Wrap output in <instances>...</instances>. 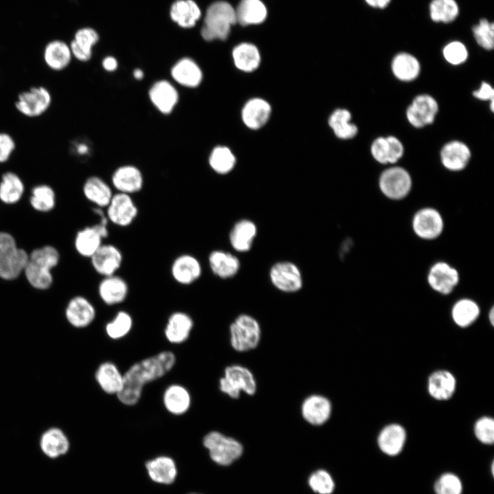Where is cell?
<instances>
[{
	"mask_svg": "<svg viewBox=\"0 0 494 494\" xmlns=\"http://www.w3.org/2000/svg\"><path fill=\"white\" fill-rule=\"evenodd\" d=\"M236 23L235 9L226 1H215L206 11L200 34L207 41L225 40Z\"/></svg>",
	"mask_w": 494,
	"mask_h": 494,
	"instance_id": "3957f363",
	"label": "cell"
},
{
	"mask_svg": "<svg viewBox=\"0 0 494 494\" xmlns=\"http://www.w3.org/2000/svg\"><path fill=\"white\" fill-rule=\"evenodd\" d=\"M370 6L377 8H384L390 3V0H365Z\"/></svg>",
	"mask_w": 494,
	"mask_h": 494,
	"instance_id": "6125c7cd",
	"label": "cell"
},
{
	"mask_svg": "<svg viewBox=\"0 0 494 494\" xmlns=\"http://www.w3.org/2000/svg\"><path fill=\"white\" fill-rule=\"evenodd\" d=\"M456 388V379L454 375L445 370L432 373L427 381V391L430 395L438 401L449 399Z\"/></svg>",
	"mask_w": 494,
	"mask_h": 494,
	"instance_id": "e575fe53",
	"label": "cell"
},
{
	"mask_svg": "<svg viewBox=\"0 0 494 494\" xmlns=\"http://www.w3.org/2000/svg\"><path fill=\"white\" fill-rule=\"evenodd\" d=\"M236 163V158L232 151L226 146L215 147L209 156L210 167L218 174L231 172Z\"/></svg>",
	"mask_w": 494,
	"mask_h": 494,
	"instance_id": "bcb514c9",
	"label": "cell"
},
{
	"mask_svg": "<svg viewBox=\"0 0 494 494\" xmlns=\"http://www.w3.org/2000/svg\"><path fill=\"white\" fill-rule=\"evenodd\" d=\"M473 432L482 444L492 445L494 442V421L491 417L482 416L475 423Z\"/></svg>",
	"mask_w": 494,
	"mask_h": 494,
	"instance_id": "f5cc1de1",
	"label": "cell"
},
{
	"mask_svg": "<svg viewBox=\"0 0 494 494\" xmlns=\"http://www.w3.org/2000/svg\"><path fill=\"white\" fill-rule=\"evenodd\" d=\"M84 198L95 207L105 209L110 203L114 193L112 187L97 176L88 177L82 185Z\"/></svg>",
	"mask_w": 494,
	"mask_h": 494,
	"instance_id": "d6a6232c",
	"label": "cell"
},
{
	"mask_svg": "<svg viewBox=\"0 0 494 494\" xmlns=\"http://www.w3.org/2000/svg\"><path fill=\"white\" fill-rule=\"evenodd\" d=\"M104 239L93 225L80 229L74 237V248L82 257L90 259L104 244Z\"/></svg>",
	"mask_w": 494,
	"mask_h": 494,
	"instance_id": "f35d334b",
	"label": "cell"
},
{
	"mask_svg": "<svg viewBox=\"0 0 494 494\" xmlns=\"http://www.w3.org/2000/svg\"><path fill=\"white\" fill-rule=\"evenodd\" d=\"M257 235L256 224L248 219H241L231 227L228 240L231 247L237 252H247L252 247Z\"/></svg>",
	"mask_w": 494,
	"mask_h": 494,
	"instance_id": "83f0119b",
	"label": "cell"
},
{
	"mask_svg": "<svg viewBox=\"0 0 494 494\" xmlns=\"http://www.w3.org/2000/svg\"><path fill=\"white\" fill-rule=\"evenodd\" d=\"M429 286L436 292L449 295L460 281L458 270L445 261H437L430 268L427 274Z\"/></svg>",
	"mask_w": 494,
	"mask_h": 494,
	"instance_id": "4fadbf2b",
	"label": "cell"
},
{
	"mask_svg": "<svg viewBox=\"0 0 494 494\" xmlns=\"http://www.w3.org/2000/svg\"><path fill=\"white\" fill-rule=\"evenodd\" d=\"M434 491L435 494H462L463 484L456 473L445 472L436 480Z\"/></svg>",
	"mask_w": 494,
	"mask_h": 494,
	"instance_id": "681fc988",
	"label": "cell"
},
{
	"mask_svg": "<svg viewBox=\"0 0 494 494\" xmlns=\"http://www.w3.org/2000/svg\"><path fill=\"white\" fill-rule=\"evenodd\" d=\"M64 314L70 326L82 329L93 322L97 312L95 307L88 298L76 295L67 302Z\"/></svg>",
	"mask_w": 494,
	"mask_h": 494,
	"instance_id": "5bb4252c",
	"label": "cell"
},
{
	"mask_svg": "<svg viewBox=\"0 0 494 494\" xmlns=\"http://www.w3.org/2000/svg\"><path fill=\"white\" fill-rule=\"evenodd\" d=\"M473 33L477 43L486 50H491L494 46V25L485 19L473 27Z\"/></svg>",
	"mask_w": 494,
	"mask_h": 494,
	"instance_id": "816d5d0a",
	"label": "cell"
},
{
	"mask_svg": "<svg viewBox=\"0 0 494 494\" xmlns=\"http://www.w3.org/2000/svg\"><path fill=\"white\" fill-rule=\"evenodd\" d=\"M443 56L450 64L458 65L466 61L468 57L467 47L459 41L448 43L443 49Z\"/></svg>",
	"mask_w": 494,
	"mask_h": 494,
	"instance_id": "db71d44e",
	"label": "cell"
},
{
	"mask_svg": "<svg viewBox=\"0 0 494 494\" xmlns=\"http://www.w3.org/2000/svg\"><path fill=\"white\" fill-rule=\"evenodd\" d=\"M331 412V401L328 398L320 395L308 396L301 405L303 418L306 422L314 426H320L327 422Z\"/></svg>",
	"mask_w": 494,
	"mask_h": 494,
	"instance_id": "7402d4cb",
	"label": "cell"
},
{
	"mask_svg": "<svg viewBox=\"0 0 494 494\" xmlns=\"http://www.w3.org/2000/svg\"><path fill=\"white\" fill-rule=\"evenodd\" d=\"M170 73L175 82L186 88L198 87L203 79L201 68L189 57L179 59L172 67Z\"/></svg>",
	"mask_w": 494,
	"mask_h": 494,
	"instance_id": "4316f807",
	"label": "cell"
},
{
	"mask_svg": "<svg viewBox=\"0 0 494 494\" xmlns=\"http://www.w3.org/2000/svg\"><path fill=\"white\" fill-rule=\"evenodd\" d=\"M480 309L478 304L468 298H460L452 306L451 314L454 323L460 327H467L478 318Z\"/></svg>",
	"mask_w": 494,
	"mask_h": 494,
	"instance_id": "b9f144b4",
	"label": "cell"
},
{
	"mask_svg": "<svg viewBox=\"0 0 494 494\" xmlns=\"http://www.w3.org/2000/svg\"><path fill=\"white\" fill-rule=\"evenodd\" d=\"M235 14L237 23L240 25H257L265 21L267 9L261 0H241Z\"/></svg>",
	"mask_w": 494,
	"mask_h": 494,
	"instance_id": "ab89813d",
	"label": "cell"
},
{
	"mask_svg": "<svg viewBox=\"0 0 494 494\" xmlns=\"http://www.w3.org/2000/svg\"><path fill=\"white\" fill-rule=\"evenodd\" d=\"M95 379L103 392L116 396L124 384V374L117 366L110 361L101 363L95 372Z\"/></svg>",
	"mask_w": 494,
	"mask_h": 494,
	"instance_id": "f546056e",
	"label": "cell"
},
{
	"mask_svg": "<svg viewBox=\"0 0 494 494\" xmlns=\"http://www.w3.org/2000/svg\"><path fill=\"white\" fill-rule=\"evenodd\" d=\"M445 222L441 213L435 208L419 209L412 219V231L421 239L431 241L439 237L443 232Z\"/></svg>",
	"mask_w": 494,
	"mask_h": 494,
	"instance_id": "7c38bea8",
	"label": "cell"
},
{
	"mask_svg": "<svg viewBox=\"0 0 494 494\" xmlns=\"http://www.w3.org/2000/svg\"><path fill=\"white\" fill-rule=\"evenodd\" d=\"M208 264L212 273L221 279H228L239 272L241 263L234 254L220 249L212 250L208 256Z\"/></svg>",
	"mask_w": 494,
	"mask_h": 494,
	"instance_id": "484cf974",
	"label": "cell"
},
{
	"mask_svg": "<svg viewBox=\"0 0 494 494\" xmlns=\"http://www.w3.org/2000/svg\"><path fill=\"white\" fill-rule=\"evenodd\" d=\"M133 318L124 310L117 312L111 320L105 325V332L112 340H119L126 336L132 330Z\"/></svg>",
	"mask_w": 494,
	"mask_h": 494,
	"instance_id": "7dc6e473",
	"label": "cell"
},
{
	"mask_svg": "<svg viewBox=\"0 0 494 494\" xmlns=\"http://www.w3.org/2000/svg\"><path fill=\"white\" fill-rule=\"evenodd\" d=\"M102 65L105 71L113 72L116 71L118 67V62L115 57L108 56L102 60Z\"/></svg>",
	"mask_w": 494,
	"mask_h": 494,
	"instance_id": "94428289",
	"label": "cell"
},
{
	"mask_svg": "<svg viewBox=\"0 0 494 494\" xmlns=\"http://www.w3.org/2000/svg\"><path fill=\"white\" fill-rule=\"evenodd\" d=\"M28 253L18 246L11 233L0 231V279L12 281L22 274Z\"/></svg>",
	"mask_w": 494,
	"mask_h": 494,
	"instance_id": "277c9868",
	"label": "cell"
},
{
	"mask_svg": "<svg viewBox=\"0 0 494 494\" xmlns=\"http://www.w3.org/2000/svg\"><path fill=\"white\" fill-rule=\"evenodd\" d=\"M438 110L437 102L427 94L417 95L406 110L410 124L415 128H423L434 122Z\"/></svg>",
	"mask_w": 494,
	"mask_h": 494,
	"instance_id": "e0dca14e",
	"label": "cell"
},
{
	"mask_svg": "<svg viewBox=\"0 0 494 494\" xmlns=\"http://www.w3.org/2000/svg\"><path fill=\"white\" fill-rule=\"evenodd\" d=\"M269 278L272 285L285 293H294L303 286V278L298 266L290 261H280L270 268Z\"/></svg>",
	"mask_w": 494,
	"mask_h": 494,
	"instance_id": "30bf717a",
	"label": "cell"
},
{
	"mask_svg": "<svg viewBox=\"0 0 494 494\" xmlns=\"http://www.w3.org/2000/svg\"><path fill=\"white\" fill-rule=\"evenodd\" d=\"M171 19L182 28L193 27L202 16L201 10L193 0H176L169 10Z\"/></svg>",
	"mask_w": 494,
	"mask_h": 494,
	"instance_id": "d590c367",
	"label": "cell"
},
{
	"mask_svg": "<svg viewBox=\"0 0 494 494\" xmlns=\"http://www.w3.org/2000/svg\"><path fill=\"white\" fill-rule=\"evenodd\" d=\"M16 148V141L8 132L0 131V164H4L12 158Z\"/></svg>",
	"mask_w": 494,
	"mask_h": 494,
	"instance_id": "11a10c76",
	"label": "cell"
},
{
	"mask_svg": "<svg viewBox=\"0 0 494 494\" xmlns=\"http://www.w3.org/2000/svg\"><path fill=\"white\" fill-rule=\"evenodd\" d=\"M70 150L73 155L80 158H86L91 154L89 143L84 139L73 141L71 143Z\"/></svg>",
	"mask_w": 494,
	"mask_h": 494,
	"instance_id": "680465c9",
	"label": "cell"
},
{
	"mask_svg": "<svg viewBox=\"0 0 494 494\" xmlns=\"http://www.w3.org/2000/svg\"><path fill=\"white\" fill-rule=\"evenodd\" d=\"M489 318L491 324L493 325L494 324V309L493 307L490 309L489 314Z\"/></svg>",
	"mask_w": 494,
	"mask_h": 494,
	"instance_id": "e7e4bbea",
	"label": "cell"
},
{
	"mask_svg": "<svg viewBox=\"0 0 494 494\" xmlns=\"http://www.w3.org/2000/svg\"><path fill=\"white\" fill-rule=\"evenodd\" d=\"M170 274L173 280L181 285H191L202 276V266L193 255L183 253L176 256L172 262Z\"/></svg>",
	"mask_w": 494,
	"mask_h": 494,
	"instance_id": "2e32d148",
	"label": "cell"
},
{
	"mask_svg": "<svg viewBox=\"0 0 494 494\" xmlns=\"http://www.w3.org/2000/svg\"><path fill=\"white\" fill-rule=\"evenodd\" d=\"M145 468L150 479L157 483L170 484L177 475L175 461L169 456H159L145 463Z\"/></svg>",
	"mask_w": 494,
	"mask_h": 494,
	"instance_id": "8d00e7d4",
	"label": "cell"
},
{
	"mask_svg": "<svg viewBox=\"0 0 494 494\" xmlns=\"http://www.w3.org/2000/svg\"><path fill=\"white\" fill-rule=\"evenodd\" d=\"M176 362L172 351H163L133 364L124 373L123 388L117 395L118 400L125 405H136L145 386L165 376Z\"/></svg>",
	"mask_w": 494,
	"mask_h": 494,
	"instance_id": "6da1fadb",
	"label": "cell"
},
{
	"mask_svg": "<svg viewBox=\"0 0 494 494\" xmlns=\"http://www.w3.org/2000/svg\"><path fill=\"white\" fill-rule=\"evenodd\" d=\"M230 342L232 348L238 352H246L255 349L261 339V327L254 317L242 314L231 322L229 327Z\"/></svg>",
	"mask_w": 494,
	"mask_h": 494,
	"instance_id": "5b68a950",
	"label": "cell"
},
{
	"mask_svg": "<svg viewBox=\"0 0 494 494\" xmlns=\"http://www.w3.org/2000/svg\"><path fill=\"white\" fill-rule=\"evenodd\" d=\"M473 95L475 97L479 99L490 101L491 110V111H493L494 90L489 84L485 82H482L480 89L475 91L473 93Z\"/></svg>",
	"mask_w": 494,
	"mask_h": 494,
	"instance_id": "91938a15",
	"label": "cell"
},
{
	"mask_svg": "<svg viewBox=\"0 0 494 494\" xmlns=\"http://www.w3.org/2000/svg\"><path fill=\"white\" fill-rule=\"evenodd\" d=\"M388 144V163H397L403 154V146L401 142L395 137H386Z\"/></svg>",
	"mask_w": 494,
	"mask_h": 494,
	"instance_id": "6f0895ef",
	"label": "cell"
},
{
	"mask_svg": "<svg viewBox=\"0 0 494 494\" xmlns=\"http://www.w3.org/2000/svg\"><path fill=\"white\" fill-rule=\"evenodd\" d=\"M104 211L110 224L120 228L131 226L139 215V208L132 196L118 192L114 193Z\"/></svg>",
	"mask_w": 494,
	"mask_h": 494,
	"instance_id": "8fae6325",
	"label": "cell"
},
{
	"mask_svg": "<svg viewBox=\"0 0 494 494\" xmlns=\"http://www.w3.org/2000/svg\"><path fill=\"white\" fill-rule=\"evenodd\" d=\"M25 193V184L14 172L7 171L0 178V201L5 204L18 203Z\"/></svg>",
	"mask_w": 494,
	"mask_h": 494,
	"instance_id": "74e56055",
	"label": "cell"
},
{
	"mask_svg": "<svg viewBox=\"0 0 494 494\" xmlns=\"http://www.w3.org/2000/svg\"><path fill=\"white\" fill-rule=\"evenodd\" d=\"M458 12L455 0H432L430 5V17L435 22H451L456 19Z\"/></svg>",
	"mask_w": 494,
	"mask_h": 494,
	"instance_id": "c3c4849f",
	"label": "cell"
},
{
	"mask_svg": "<svg viewBox=\"0 0 494 494\" xmlns=\"http://www.w3.org/2000/svg\"><path fill=\"white\" fill-rule=\"evenodd\" d=\"M220 390L232 399H238L240 392L253 395L257 391V382L252 373L246 367L233 364L226 366L219 381Z\"/></svg>",
	"mask_w": 494,
	"mask_h": 494,
	"instance_id": "52a82bcc",
	"label": "cell"
},
{
	"mask_svg": "<svg viewBox=\"0 0 494 494\" xmlns=\"http://www.w3.org/2000/svg\"><path fill=\"white\" fill-rule=\"evenodd\" d=\"M89 259L95 272L104 277L117 273L122 266L124 255L116 245L104 243Z\"/></svg>",
	"mask_w": 494,
	"mask_h": 494,
	"instance_id": "9a60e30c",
	"label": "cell"
},
{
	"mask_svg": "<svg viewBox=\"0 0 494 494\" xmlns=\"http://www.w3.org/2000/svg\"><path fill=\"white\" fill-rule=\"evenodd\" d=\"M51 91L45 86L30 87L20 92L14 103L16 110L27 118H36L43 115L52 104Z\"/></svg>",
	"mask_w": 494,
	"mask_h": 494,
	"instance_id": "ba28073f",
	"label": "cell"
},
{
	"mask_svg": "<svg viewBox=\"0 0 494 494\" xmlns=\"http://www.w3.org/2000/svg\"><path fill=\"white\" fill-rule=\"evenodd\" d=\"M193 325L189 314L182 311H174L167 318L164 329L165 338L172 344H182L188 340Z\"/></svg>",
	"mask_w": 494,
	"mask_h": 494,
	"instance_id": "cb8c5ba5",
	"label": "cell"
},
{
	"mask_svg": "<svg viewBox=\"0 0 494 494\" xmlns=\"http://www.w3.org/2000/svg\"><path fill=\"white\" fill-rule=\"evenodd\" d=\"M308 484L318 494H331L335 489L332 476L324 469L314 471L308 478Z\"/></svg>",
	"mask_w": 494,
	"mask_h": 494,
	"instance_id": "f907efd6",
	"label": "cell"
},
{
	"mask_svg": "<svg viewBox=\"0 0 494 494\" xmlns=\"http://www.w3.org/2000/svg\"><path fill=\"white\" fill-rule=\"evenodd\" d=\"M391 68L395 76L403 82L414 80L420 73V64L418 60L407 53H400L395 56Z\"/></svg>",
	"mask_w": 494,
	"mask_h": 494,
	"instance_id": "7bdbcfd3",
	"label": "cell"
},
{
	"mask_svg": "<svg viewBox=\"0 0 494 494\" xmlns=\"http://www.w3.org/2000/svg\"><path fill=\"white\" fill-rule=\"evenodd\" d=\"M129 292L127 281L117 274L102 277L97 285L99 298L108 306L124 303L127 299Z\"/></svg>",
	"mask_w": 494,
	"mask_h": 494,
	"instance_id": "ac0fdd59",
	"label": "cell"
},
{
	"mask_svg": "<svg viewBox=\"0 0 494 494\" xmlns=\"http://www.w3.org/2000/svg\"><path fill=\"white\" fill-rule=\"evenodd\" d=\"M471 157L468 146L458 141L446 143L440 151V160L443 166L454 172L464 169Z\"/></svg>",
	"mask_w": 494,
	"mask_h": 494,
	"instance_id": "836d02e7",
	"label": "cell"
},
{
	"mask_svg": "<svg viewBox=\"0 0 494 494\" xmlns=\"http://www.w3.org/2000/svg\"><path fill=\"white\" fill-rule=\"evenodd\" d=\"M162 401L165 410L175 416H180L187 412L191 404L189 390L178 384H170L165 389Z\"/></svg>",
	"mask_w": 494,
	"mask_h": 494,
	"instance_id": "4dcf8cb0",
	"label": "cell"
},
{
	"mask_svg": "<svg viewBox=\"0 0 494 494\" xmlns=\"http://www.w3.org/2000/svg\"><path fill=\"white\" fill-rule=\"evenodd\" d=\"M60 259L58 249L51 245H45L28 253V259L23 274L28 283L34 289L46 290L54 282L52 270Z\"/></svg>",
	"mask_w": 494,
	"mask_h": 494,
	"instance_id": "7a4b0ae2",
	"label": "cell"
},
{
	"mask_svg": "<svg viewBox=\"0 0 494 494\" xmlns=\"http://www.w3.org/2000/svg\"><path fill=\"white\" fill-rule=\"evenodd\" d=\"M148 95L154 106L163 115L171 114L179 99L177 89L166 80L155 82L150 88Z\"/></svg>",
	"mask_w": 494,
	"mask_h": 494,
	"instance_id": "44dd1931",
	"label": "cell"
},
{
	"mask_svg": "<svg viewBox=\"0 0 494 494\" xmlns=\"http://www.w3.org/2000/svg\"><path fill=\"white\" fill-rule=\"evenodd\" d=\"M39 447L45 456L56 459L67 454L70 441L62 428L54 425L47 427L40 434Z\"/></svg>",
	"mask_w": 494,
	"mask_h": 494,
	"instance_id": "ffe728a7",
	"label": "cell"
},
{
	"mask_svg": "<svg viewBox=\"0 0 494 494\" xmlns=\"http://www.w3.org/2000/svg\"><path fill=\"white\" fill-rule=\"evenodd\" d=\"M43 58L50 70L57 72L64 71L73 59L69 44L60 39L49 41L44 47Z\"/></svg>",
	"mask_w": 494,
	"mask_h": 494,
	"instance_id": "603a6c76",
	"label": "cell"
},
{
	"mask_svg": "<svg viewBox=\"0 0 494 494\" xmlns=\"http://www.w3.org/2000/svg\"><path fill=\"white\" fill-rule=\"evenodd\" d=\"M29 202L35 211L48 213L55 208L56 192L49 185L38 184L32 188Z\"/></svg>",
	"mask_w": 494,
	"mask_h": 494,
	"instance_id": "ee69618b",
	"label": "cell"
},
{
	"mask_svg": "<svg viewBox=\"0 0 494 494\" xmlns=\"http://www.w3.org/2000/svg\"><path fill=\"white\" fill-rule=\"evenodd\" d=\"M202 443L208 450L211 459L221 466L231 464L242 456L244 451L240 442L218 431L207 433L203 438Z\"/></svg>",
	"mask_w": 494,
	"mask_h": 494,
	"instance_id": "8992f818",
	"label": "cell"
},
{
	"mask_svg": "<svg viewBox=\"0 0 494 494\" xmlns=\"http://www.w3.org/2000/svg\"><path fill=\"white\" fill-rule=\"evenodd\" d=\"M189 494H200V493H189Z\"/></svg>",
	"mask_w": 494,
	"mask_h": 494,
	"instance_id": "03108f58",
	"label": "cell"
},
{
	"mask_svg": "<svg viewBox=\"0 0 494 494\" xmlns=\"http://www.w3.org/2000/svg\"><path fill=\"white\" fill-rule=\"evenodd\" d=\"M232 57L235 66L244 72H252L259 66L261 56L258 48L253 44L243 43L234 47Z\"/></svg>",
	"mask_w": 494,
	"mask_h": 494,
	"instance_id": "60d3db41",
	"label": "cell"
},
{
	"mask_svg": "<svg viewBox=\"0 0 494 494\" xmlns=\"http://www.w3.org/2000/svg\"><path fill=\"white\" fill-rule=\"evenodd\" d=\"M111 184L117 192L132 196L142 190L144 178L141 171L137 167L124 165L113 172Z\"/></svg>",
	"mask_w": 494,
	"mask_h": 494,
	"instance_id": "d6986e66",
	"label": "cell"
},
{
	"mask_svg": "<svg viewBox=\"0 0 494 494\" xmlns=\"http://www.w3.org/2000/svg\"><path fill=\"white\" fill-rule=\"evenodd\" d=\"M412 186V178L406 169L392 167L380 175L379 187L381 192L392 200H401L408 196Z\"/></svg>",
	"mask_w": 494,
	"mask_h": 494,
	"instance_id": "9c48e42d",
	"label": "cell"
},
{
	"mask_svg": "<svg viewBox=\"0 0 494 494\" xmlns=\"http://www.w3.org/2000/svg\"><path fill=\"white\" fill-rule=\"evenodd\" d=\"M99 40V34L95 29L90 27L78 29L69 43L73 58L82 62L89 61L93 49Z\"/></svg>",
	"mask_w": 494,
	"mask_h": 494,
	"instance_id": "f1b7e54d",
	"label": "cell"
},
{
	"mask_svg": "<svg viewBox=\"0 0 494 494\" xmlns=\"http://www.w3.org/2000/svg\"><path fill=\"white\" fill-rule=\"evenodd\" d=\"M407 438L403 426L397 423L386 425L377 437V445L380 451L388 456H397L403 451Z\"/></svg>",
	"mask_w": 494,
	"mask_h": 494,
	"instance_id": "d4e9b609",
	"label": "cell"
},
{
	"mask_svg": "<svg viewBox=\"0 0 494 494\" xmlns=\"http://www.w3.org/2000/svg\"><path fill=\"white\" fill-rule=\"evenodd\" d=\"M373 158L379 163H388V144L386 137H378L374 140L370 147Z\"/></svg>",
	"mask_w": 494,
	"mask_h": 494,
	"instance_id": "9f6ffc18",
	"label": "cell"
},
{
	"mask_svg": "<svg viewBox=\"0 0 494 494\" xmlns=\"http://www.w3.org/2000/svg\"><path fill=\"white\" fill-rule=\"evenodd\" d=\"M271 110L270 104L265 99L252 98L246 102L242 108V121L248 128L258 130L267 123Z\"/></svg>",
	"mask_w": 494,
	"mask_h": 494,
	"instance_id": "1f68e13d",
	"label": "cell"
},
{
	"mask_svg": "<svg viewBox=\"0 0 494 494\" xmlns=\"http://www.w3.org/2000/svg\"><path fill=\"white\" fill-rule=\"evenodd\" d=\"M133 77L137 80H141L144 77V73L141 69L137 68L132 72Z\"/></svg>",
	"mask_w": 494,
	"mask_h": 494,
	"instance_id": "be15d7a7",
	"label": "cell"
},
{
	"mask_svg": "<svg viewBox=\"0 0 494 494\" xmlns=\"http://www.w3.org/2000/svg\"><path fill=\"white\" fill-rule=\"evenodd\" d=\"M351 113L343 108L334 110L329 118V125L335 135L340 139H350L357 133V127L350 122Z\"/></svg>",
	"mask_w": 494,
	"mask_h": 494,
	"instance_id": "f6af8a7d",
	"label": "cell"
}]
</instances>
